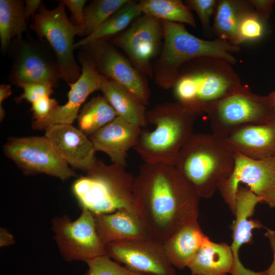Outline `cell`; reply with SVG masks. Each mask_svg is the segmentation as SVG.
<instances>
[{
	"mask_svg": "<svg viewBox=\"0 0 275 275\" xmlns=\"http://www.w3.org/2000/svg\"><path fill=\"white\" fill-rule=\"evenodd\" d=\"M133 195L139 217L151 239L163 243L181 226L198 221L201 197L172 164L144 163Z\"/></svg>",
	"mask_w": 275,
	"mask_h": 275,
	"instance_id": "1",
	"label": "cell"
},
{
	"mask_svg": "<svg viewBox=\"0 0 275 275\" xmlns=\"http://www.w3.org/2000/svg\"><path fill=\"white\" fill-rule=\"evenodd\" d=\"M231 65L213 57L199 58L184 64L173 87L177 102L196 116L206 113L244 86Z\"/></svg>",
	"mask_w": 275,
	"mask_h": 275,
	"instance_id": "2",
	"label": "cell"
},
{
	"mask_svg": "<svg viewBox=\"0 0 275 275\" xmlns=\"http://www.w3.org/2000/svg\"><path fill=\"white\" fill-rule=\"evenodd\" d=\"M236 153L212 133H193L183 146L174 166L201 198L213 196L232 173Z\"/></svg>",
	"mask_w": 275,
	"mask_h": 275,
	"instance_id": "3",
	"label": "cell"
},
{
	"mask_svg": "<svg viewBox=\"0 0 275 275\" xmlns=\"http://www.w3.org/2000/svg\"><path fill=\"white\" fill-rule=\"evenodd\" d=\"M196 117L177 102L156 105L146 111V125L133 149L144 163L174 165L194 133Z\"/></svg>",
	"mask_w": 275,
	"mask_h": 275,
	"instance_id": "4",
	"label": "cell"
},
{
	"mask_svg": "<svg viewBox=\"0 0 275 275\" xmlns=\"http://www.w3.org/2000/svg\"><path fill=\"white\" fill-rule=\"evenodd\" d=\"M163 42L160 54L152 70L157 85L164 89L173 87L180 68L189 61L201 57L223 59L231 65L236 63L233 53L239 46L218 38L204 40L188 32L184 24L161 20Z\"/></svg>",
	"mask_w": 275,
	"mask_h": 275,
	"instance_id": "5",
	"label": "cell"
},
{
	"mask_svg": "<svg viewBox=\"0 0 275 275\" xmlns=\"http://www.w3.org/2000/svg\"><path fill=\"white\" fill-rule=\"evenodd\" d=\"M125 168L96 159L86 175L77 179L72 186L81 209L93 214L126 210L139 216L133 195L134 177Z\"/></svg>",
	"mask_w": 275,
	"mask_h": 275,
	"instance_id": "6",
	"label": "cell"
},
{
	"mask_svg": "<svg viewBox=\"0 0 275 275\" xmlns=\"http://www.w3.org/2000/svg\"><path fill=\"white\" fill-rule=\"evenodd\" d=\"M33 20L29 28L38 38L45 40L52 49L61 79L67 84L75 82L80 76L81 67L74 57V37L83 36L84 29L69 20L62 1L52 10L47 9L42 3Z\"/></svg>",
	"mask_w": 275,
	"mask_h": 275,
	"instance_id": "7",
	"label": "cell"
},
{
	"mask_svg": "<svg viewBox=\"0 0 275 275\" xmlns=\"http://www.w3.org/2000/svg\"><path fill=\"white\" fill-rule=\"evenodd\" d=\"M206 114L212 133L222 138L240 127L275 120V109L269 96L255 94L244 85L218 102Z\"/></svg>",
	"mask_w": 275,
	"mask_h": 275,
	"instance_id": "8",
	"label": "cell"
},
{
	"mask_svg": "<svg viewBox=\"0 0 275 275\" xmlns=\"http://www.w3.org/2000/svg\"><path fill=\"white\" fill-rule=\"evenodd\" d=\"M8 54L12 64L8 80L17 87L23 83H39L57 88L61 75L56 55L45 40L30 34L14 38Z\"/></svg>",
	"mask_w": 275,
	"mask_h": 275,
	"instance_id": "9",
	"label": "cell"
},
{
	"mask_svg": "<svg viewBox=\"0 0 275 275\" xmlns=\"http://www.w3.org/2000/svg\"><path fill=\"white\" fill-rule=\"evenodd\" d=\"M79 216L72 221L67 215L52 220L53 237L60 253L68 262H86L106 255L105 245L96 232L93 214L83 209Z\"/></svg>",
	"mask_w": 275,
	"mask_h": 275,
	"instance_id": "10",
	"label": "cell"
},
{
	"mask_svg": "<svg viewBox=\"0 0 275 275\" xmlns=\"http://www.w3.org/2000/svg\"><path fill=\"white\" fill-rule=\"evenodd\" d=\"M3 150L26 175L45 174L62 181L76 176L45 135L10 138Z\"/></svg>",
	"mask_w": 275,
	"mask_h": 275,
	"instance_id": "11",
	"label": "cell"
},
{
	"mask_svg": "<svg viewBox=\"0 0 275 275\" xmlns=\"http://www.w3.org/2000/svg\"><path fill=\"white\" fill-rule=\"evenodd\" d=\"M241 183L245 184L262 202L275 208V157L255 159L236 153L232 173L218 189L233 214Z\"/></svg>",
	"mask_w": 275,
	"mask_h": 275,
	"instance_id": "12",
	"label": "cell"
},
{
	"mask_svg": "<svg viewBox=\"0 0 275 275\" xmlns=\"http://www.w3.org/2000/svg\"><path fill=\"white\" fill-rule=\"evenodd\" d=\"M78 49L88 54L100 74L126 89L144 106L148 105L150 90L146 75L121 54L112 43L99 40Z\"/></svg>",
	"mask_w": 275,
	"mask_h": 275,
	"instance_id": "13",
	"label": "cell"
},
{
	"mask_svg": "<svg viewBox=\"0 0 275 275\" xmlns=\"http://www.w3.org/2000/svg\"><path fill=\"white\" fill-rule=\"evenodd\" d=\"M162 39L161 20L143 14L125 31L114 37L112 42L127 55L139 71L146 76H151V62L161 50Z\"/></svg>",
	"mask_w": 275,
	"mask_h": 275,
	"instance_id": "14",
	"label": "cell"
},
{
	"mask_svg": "<svg viewBox=\"0 0 275 275\" xmlns=\"http://www.w3.org/2000/svg\"><path fill=\"white\" fill-rule=\"evenodd\" d=\"M106 255L129 269L145 274L176 275L162 243L152 239L120 240L105 246Z\"/></svg>",
	"mask_w": 275,
	"mask_h": 275,
	"instance_id": "15",
	"label": "cell"
},
{
	"mask_svg": "<svg viewBox=\"0 0 275 275\" xmlns=\"http://www.w3.org/2000/svg\"><path fill=\"white\" fill-rule=\"evenodd\" d=\"M77 59L81 66V73L75 82L68 84L70 90L67 102L63 105H58L45 118L33 120L32 124L34 129L45 130L54 124H72L77 118L80 108L88 97L100 90L102 84L107 78L97 71L90 57L83 50L78 52Z\"/></svg>",
	"mask_w": 275,
	"mask_h": 275,
	"instance_id": "16",
	"label": "cell"
},
{
	"mask_svg": "<svg viewBox=\"0 0 275 275\" xmlns=\"http://www.w3.org/2000/svg\"><path fill=\"white\" fill-rule=\"evenodd\" d=\"M44 135L61 157L74 168L87 171L96 160L90 139L72 124L50 125L45 128Z\"/></svg>",
	"mask_w": 275,
	"mask_h": 275,
	"instance_id": "17",
	"label": "cell"
},
{
	"mask_svg": "<svg viewBox=\"0 0 275 275\" xmlns=\"http://www.w3.org/2000/svg\"><path fill=\"white\" fill-rule=\"evenodd\" d=\"M142 128L117 116L91 135L95 151L109 156L113 163L127 167V152L135 146Z\"/></svg>",
	"mask_w": 275,
	"mask_h": 275,
	"instance_id": "18",
	"label": "cell"
},
{
	"mask_svg": "<svg viewBox=\"0 0 275 275\" xmlns=\"http://www.w3.org/2000/svg\"><path fill=\"white\" fill-rule=\"evenodd\" d=\"M261 200L247 187H239L237 193L235 220L232 225V242L230 245L234 259V264L231 275H241L246 268L239 258L240 248L252 240L253 231L263 227L258 220L251 218L255 207Z\"/></svg>",
	"mask_w": 275,
	"mask_h": 275,
	"instance_id": "19",
	"label": "cell"
},
{
	"mask_svg": "<svg viewBox=\"0 0 275 275\" xmlns=\"http://www.w3.org/2000/svg\"><path fill=\"white\" fill-rule=\"evenodd\" d=\"M223 139L234 152L248 158L275 157V120L240 127Z\"/></svg>",
	"mask_w": 275,
	"mask_h": 275,
	"instance_id": "20",
	"label": "cell"
},
{
	"mask_svg": "<svg viewBox=\"0 0 275 275\" xmlns=\"http://www.w3.org/2000/svg\"><path fill=\"white\" fill-rule=\"evenodd\" d=\"M93 215L97 233L105 246L116 241L151 239L140 217L128 210Z\"/></svg>",
	"mask_w": 275,
	"mask_h": 275,
	"instance_id": "21",
	"label": "cell"
},
{
	"mask_svg": "<svg viewBox=\"0 0 275 275\" xmlns=\"http://www.w3.org/2000/svg\"><path fill=\"white\" fill-rule=\"evenodd\" d=\"M206 237L198 221L181 226L162 243L167 258L175 267H187Z\"/></svg>",
	"mask_w": 275,
	"mask_h": 275,
	"instance_id": "22",
	"label": "cell"
},
{
	"mask_svg": "<svg viewBox=\"0 0 275 275\" xmlns=\"http://www.w3.org/2000/svg\"><path fill=\"white\" fill-rule=\"evenodd\" d=\"M234 264L230 245L213 242L207 236L187 267L191 275H227Z\"/></svg>",
	"mask_w": 275,
	"mask_h": 275,
	"instance_id": "23",
	"label": "cell"
},
{
	"mask_svg": "<svg viewBox=\"0 0 275 275\" xmlns=\"http://www.w3.org/2000/svg\"><path fill=\"white\" fill-rule=\"evenodd\" d=\"M100 91L118 117L142 128L145 127V106L126 89L107 78L102 84Z\"/></svg>",
	"mask_w": 275,
	"mask_h": 275,
	"instance_id": "24",
	"label": "cell"
},
{
	"mask_svg": "<svg viewBox=\"0 0 275 275\" xmlns=\"http://www.w3.org/2000/svg\"><path fill=\"white\" fill-rule=\"evenodd\" d=\"M254 9L249 1H218L212 32L217 38L236 45L239 23L246 13Z\"/></svg>",
	"mask_w": 275,
	"mask_h": 275,
	"instance_id": "25",
	"label": "cell"
},
{
	"mask_svg": "<svg viewBox=\"0 0 275 275\" xmlns=\"http://www.w3.org/2000/svg\"><path fill=\"white\" fill-rule=\"evenodd\" d=\"M24 2L21 0H0L1 52L8 51L11 41L16 37L29 35Z\"/></svg>",
	"mask_w": 275,
	"mask_h": 275,
	"instance_id": "26",
	"label": "cell"
},
{
	"mask_svg": "<svg viewBox=\"0 0 275 275\" xmlns=\"http://www.w3.org/2000/svg\"><path fill=\"white\" fill-rule=\"evenodd\" d=\"M142 14L139 3L129 0L93 33L75 43L74 49L93 42L114 38Z\"/></svg>",
	"mask_w": 275,
	"mask_h": 275,
	"instance_id": "27",
	"label": "cell"
},
{
	"mask_svg": "<svg viewBox=\"0 0 275 275\" xmlns=\"http://www.w3.org/2000/svg\"><path fill=\"white\" fill-rule=\"evenodd\" d=\"M138 3L142 14L161 20L196 27L190 9L181 0H142Z\"/></svg>",
	"mask_w": 275,
	"mask_h": 275,
	"instance_id": "28",
	"label": "cell"
},
{
	"mask_svg": "<svg viewBox=\"0 0 275 275\" xmlns=\"http://www.w3.org/2000/svg\"><path fill=\"white\" fill-rule=\"evenodd\" d=\"M106 99L98 95L85 104L77 119L79 130L87 136L104 126L117 117Z\"/></svg>",
	"mask_w": 275,
	"mask_h": 275,
	"instance_id": "29",
	"label": "cell"
},
{
	"mask_svg": "<svg viewBox=\"0 0 275 275\" xmlns=\"http://www.w3.org/2000/svg\"><path fill=\"white\" fill-rule=\"evenodd\" d=\"M129 0H94L84 9L86 37L102 25L113 14L121 8Z\"/></svg>",
	"mask_w": 275,
	"mask_h": 275,
	"instance_id": "30",
	"label": "cell"
},
{
	"mask_svg": "<svg viewBox=\"0 0 275 275\" xmlns=\"http://www.w3.org/2000/svg\"><path fill=\"white\" fill-rule=\"evenodd\" d=\"M265 22L254 9L246 13L238 26L236 45L260 40L264 34Z\"/></svg>",
	"mask_w": 275,
	"mask_h": 275,
	"instance_id": "31",
	"label": "cell"
},
{
	"mask_svg": "<svg viewBox=\"0 0 275 275\" xmlns=\"http://www.w3.org/2000/svg\"><path fill=\"white\" fill-rule=\"evenodd\" d=\"M86 263L88 266L86 275H146L120 265L107 255L88 260Z\"/></svg>",
	"mask_w": 275,
	"mask_h": 275,
	"instance_id": "32",
	"label": "cell"
},
{
	"mask_svg": "<svg viewBox=\"0 0 275 275\" xmlns=\"http://www.w3.org/2000/svg\"><path fill=\"white\" fill-rule=\"evenodd\" d=\"M184 3L190 10L196 12L204 30L212 31L210 19L214 14L218 0H187Z\"/></svg>",
	"mask_w": 275,
	"mask_h": 275,
	"instance_id": "33",
	"label": "cell"
},
{
	"mask_svg": "<svg viewBox=\"0 0 275 275\" xmlns=\"http://www.w3.org/2000/svg\"><path fill=\"white\" fill-rule=\"evenodd\" d=\"M18 87L23 90V93L15 99L18 103L26 100L32 103L42 97L50 96L53 93L52 87L42 84L23 83L20 84Z\"/></svg>",
	"mask_w": 275,
	"mask_h": 275,
	"instance_id": "34",
	"label": "cell"
},
{
	"mask_svg": "<svg viewBox=\"0 0 275 275\" xmlns=\"http://www.w3.org/2000/svg\"><path fill=\"white\" fill-rule=\"evenodd\" d=\"M31 110L34 120H42L49 116L59 104L50 96H45L32 102Z\"/></svg>",
	"mask_w": 275,
	"mask_h": 275,
	"instance_id": "35",
	"label": "cell"
},
{
	"mask_svg": "<svg viewBox=\"0 0 275 275\" xmlns=\"http://www.w3.org/2000/svg\"><path fill=\"white\" fill-rule=\"evenodd\" d=\"M65 7H67L71 12L73 17L76 22V25L85 28L84 9L86 0H62Z\"/></svg>",
	"mask_w": 275,
	"mask_h": 275,
	"instance_id": "36",
	"label": "cell"
},
{
	"mask_svg": "<svg viewBox=\"0 0 275 275\" xmlns=\"http://www.w3.org/2000/svg\"><path fill=\"white\" fill-rule=\"evenodd\" d=\"M249 1L255 11L266 22L272 12L275 0H250Z\"/></svg>",
	"mask_w": 275,
	"mask_h": 275,
	"instance_id": "37",
	"label": "cell"
},
{
	"mask_svg": "<svg viewBox=\"0 0 275 275\" xmlns=\"http://www.w3.org/2000/svg\"><path fill=\"white\" fill-rule=\"evenodd\" d=\"M264 236L269 241L273 254V260L269 267L264 271L265 275H275V231L267 228Z\"/></svg>",
	"mask_w": 275,
	"mask_h": 275,
	"instance_id": "38",
	"label": "cell"
},
{
	"mask_svg": "<svg viewBox=\"0 0 275 275\" xmlns=\"http://www.w3.org/2000/svg\"><path fill=\"white\" fill-rule=\"evenodd\" d=\"M24 2L25 14L28 22L30 17L33 19L42 2L40 0H25Z\"/></svg>",
	"mask_w": 275,
	"mask_h": 275,
	"instance_id": "39",
	"label": "cell"
},
{
	"mask_svg": "<svg viewBox=\"0 0 275 275\" xmlns=\"http://www.w3.org/2000/svg\"><path fill=\"white\" fill-rule=\"evenodd\" d=\"M15 243L13 235L6 228H0V247L7 246Z\"/></svg>",
	"mask_w": 275,
	"mask_h": 275,
	"instance_id": "40",
	"label": "cell"
},
{
	"mask_svg": "<svg viewBox=\"0 0 275 275\" xmlns=\"http://www.w3.org/2000/svg\"><path fill=\"white\" fill-rule=\"evenodd\" d=\"M11 94V87L10 85L2 84L0 86V106H3V101Z\"/></svg>",
	"mask_w": 275,
	"mask_h": 275,
	"instance_id": "41",
	"label": "cell"
},
{
	"mask_svg": "<svg viewBox=\"0 0 275 275\" xmlns=\"http://www.w3.org/2000/svg\"><path fill=\"white\" fill-rule=\"evenodd\" d=\"M271 102L272 103V105L274 107V108L275 109V91L272 92L268 95Z\"/></svg>",
	"mask_w": 275,
	"mask_h": 275,
	"instance_id": "42",
	"label": "cell"
},
{
	"mask_svg": "<svg viewBox=\"0 0 275 275\" xmlns=\"http://www.w3.org/2000/svg\"><path fill=\"white\" fill-rule=\"evenodd\" d=\"M146 275H153V274H146Z\"/></svg>",
	"mask_w": 275,
	"mask_h": 275,
	"instance_id": "43",
	"label": "cell"
},
{
	"mask_svg": "<svg viewBox=\"0 0 275 275\" xmlns=\"http://www.w3.org/2000/svg\"><path fill=\"white\" fill-rule=\"evenodd\" d=\"M247 269H248V268H247Z\"/></svg>",
	"mask_w": 275,
	"mask_h": 275,
	"instance_id": "44",
	"label": "cell"
}]
</instances>
